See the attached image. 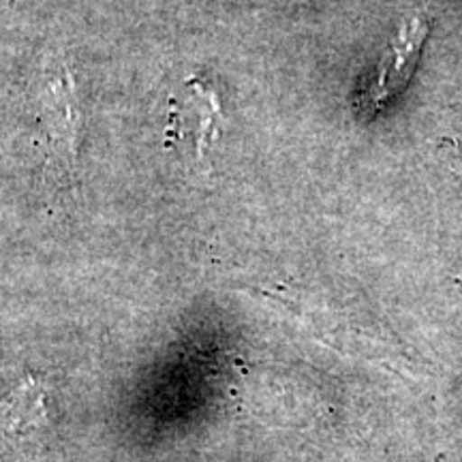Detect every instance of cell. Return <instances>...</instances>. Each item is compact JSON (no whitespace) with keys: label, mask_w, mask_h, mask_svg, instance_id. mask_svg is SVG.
I'll use <instances>...</instances> for the list:
<instances>
[{"label":"cell","mask_w":462,"mask_h":462,"mask_svg":"<svg viewBox=\"0 0 462 462\" xmlns=\"http://www.w3.org/2000/svg\"><path fill=\"white\" fill-rule=\"evenodd\" d=\"M432 28V0H415V5L398 24L388 50L381 56L368 82L362 86L357 109L362 114H374L388 106L398 92L404 90L418 67Z\"/></svg>","instance_id":"6da1fadb"},{"label":"cell","mask_w":462,"mask_h":462,"mask_svg":"<svg viewBox=\"0 0 462 462\" xmlns=\"http://www.w3.org/2000/svg\"><path fill=\"white\" fill-rule=\"evenodd\" d=\"M225 116L217 90L201 78H187L170 95L165 140L170 148L204 159L221 140Z\"/></svg>","instance_id":"7a4b0ae2"},{"label":"cell","mask_w":462,"mask_h":462,"mask_svg":"<svg viewBox=\"0 0 462 462\" xmlns=\"http://www.w3.org/2000/svg\"><path fill=\"white\" fill-rule=\"evenodd\" d=\"M45 129L62 159L73 163L79 148V131H82V112L75 92L71 73L62 65L51 75L43 90Z\"/></svg>","instance_id":"3957f363"},{"label":"cell","mask_w":462,"mask_h":462,"mask_svg":"<svg viewBox=\"0 0 462 462\" xmlns=\"http://www.w3.org/2000/svg\"><path fill=\"white\" fill-rule=\"evenodd\" d=\"M48 421V394L34 377L0 398V439H26Z\"/></svg>","instance_id":"277c9868"},{"label":"cell","mask_w":462,"mask_h":462,"mask_svg":"<svg viewBox=\"0 0 462 462\" xmlns=\"http://www.w3.org/2000/svg\"><path fill=\"white\" fill-rule=\"evenodd\" d=\"M452 142H454V146H456V152H458V157H460V163H462V116H460V114L456 116V120H454V133H452Z\"/></svg>","instance_id":"5b68a950"}]
</instances>
